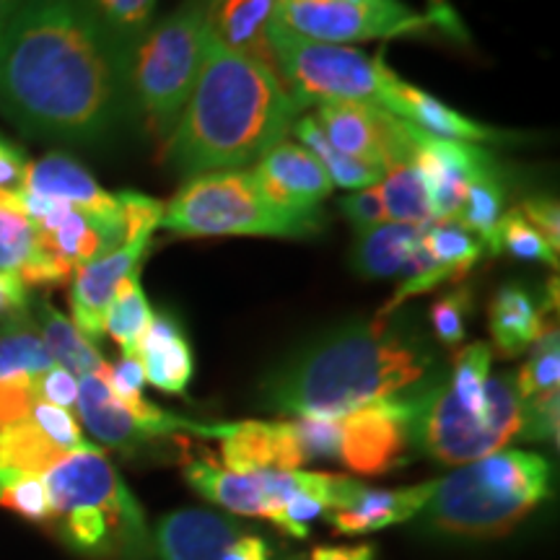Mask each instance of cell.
I'll use <instances>...</instances> for the list:
<instances>
[{"label": "cell", "instance_id": "4", "mask_svg": "<svg viewBox=\"0 0 560 560\" xmlns=\"http://www.w3.org/2000/svg\"><path fill=\"white\" fill-rule=\"evenodd\" d=\"M550 493V465L540 454L499 450L436 480L429 522L444 535L493 540L509 535Z\"/></svg>", "mask_w": 560, "mask_h": 560}, {"label": "cell", "instance_id": "36", "mask_svg": "<svg viewBox=\"0 0 560 560\" xmlns=\"http://www.w3.org/2000/svg\"><path fill=\"white\" fill-rule=\"evenodd\" d=\"M159 0H91L96 16L120 47L122 60L136 42L149 32Z\"/></svg>", "mask_w": 560, "mask_h": 560}, {"label": "cell", "instance_id": "57", "mask_svg": "<svg viewBox=\"0 0 560 560\" xmlns=\"http://www.w3.org/2000/svg\"><path fill=\"white\" fill-rule=\"evenodd\" d=\"M291 560H301V558H291Z\"/></svg>", "mask_w": 560, "mask_h": 560}, {"label": "cell", "instance_id": "19", "mask_svg": "<svg viewBox=\"0 0 560 560\" xmlns=\"http://www.w3.org/2000/svg\"><path fill=\"white\" fill-rule=\"evenodd\" d=\"M26 192L55 202H66V206L81 210L91 219L128 226L120 198L109 195L100 182L83 170L79 161L62 156V153H50V156L30 164V170H26Z\"/></svg>", "mask_w": 560, "mask_h": 560}, {"label": "cell", "instance_id": "20", "mask_svg": "<svg viewBox=\"0 0 560 560\" xmlns=\"http://www.w3.org/2000/svg\"><path fill=\"white\" fill-rule=\"evenodd\" d=\"M242 535L247 532L231 516L185 509L161 520L153 542L161 560H221Z\"/></svg>", "mask_w": 560, "mask_h": 560}, {"label": "cell", "instance_id": "7", "mask_svg": "<svg viewBox=\"0 0 560 560\" xmlns=\"http://www.w3.org/2000/svg\"><path fill=\"white\" fill-rule=\"evenodd\" d=\"M161 229L177 236H289L319 231V215H289L272 208L252 182L249 170L190 177L164 206Z\"/></svg>", "mask_w": 560, "mask_h": 560}, {"label": "cell", "instance_id": "32", "mask_svg": "<svg viewBox=\"0 0 560 560\" xmlns=\"http://www.w3.org/2000/svg\"><path fill=\"white\" fill-rule=\"evenodd\" d=\"M151 319V304L149 299H145L143 289H140V280L136 272V276L122 280L115 299H112L107 319H104V332L122 348V355L136 359L138 346L140 340H143L145 330H149Z\"/></svg>", "mask_w": 560, "mask_h": 560}, {"label": "cell", "instance_id": "22", "mask_svg": "<svg viewBox=\"0 0 560 560\" xmlns=\"http://www.w3.org/2000/svg\"><path fill=\"white\" fill-rule=\"evenodd\" d=\"M138 361L145 382L166 395H185L195 374V355L177 317L170 312L153 314L138 346Z\"/></svg>", "mask_w": 560, "mask_h": 560}, {"label": "cell", "instance_id": "2", "mask_svg": "<svg viewBox=\"0 0 560 560\" xmlns=\"http://www.w3.org/2000/svg\"><path fill=\"white\" fill-rule=\"evenodd\" d=\"M441 382L429 340L405 322L380 317L340 327L299 350L262 384L268 410L340 418L371 402L416 395Z\"/></svg>", "mask_w": 560, "mask_h": 560}, {"label": "cell", "instance_id": "35", "mask_svg": "<svg viewBox=\"0 0 560 560\" xmlns=\"http://www.w3.org/2000/svg\"><path fill=\"white\" fill-rule=\"evenodd\" d=\"M490 353L488 342H472L457 350L452 361V374L446 384L454 392V397L472 410L475 416H482V405H486V382L490 376Z\"/></svg>", "mask_w": 560, "mask_h": 560}, {"label": "cell", "instance_id": "21", "mask_svg": "<svg viewBox=\"0 0 560 560\" xmlns=\"http://www.w3.org/2000/svg\"><path fill=\"white\" fill-rule=\"evenodd\" d=\"M384 109H389L392 115L402 117L405 122H410L412 128H418L423 136L439 138V140H457V143H488V140H506V132L488 128L470 120V117L459 115L457 109L446 107L444 102H439L436 96L425 94L410 83H402L400 79L395 81V86L389 89Z\"/></svg>", "mask_w": 560, "mask_h": 560}, {"label": "cell", "instance_id": "53", "mask_svg": "<svg viewBox=\"0 0 560 560\" xmlns=\"http://www.w3.org/2000/svg\"><path fill=\"white\" fill-rule=\"evenodd\" d=\"M221 560H270V550L262 537L242 535L234 545H229Z\"/></svg>", "mask_w": 560, "mask_h": 560}, {"label": "cell", "instance_id": "56", "mask_svg": "<svg viewBox=\"0 0 560 560\" xmlns=\"http://www.w3.org/2000/svg\"><path fill=\"white\" fill-rule=\"evenodd\" d=\"M346 3L361 5V9H371V11H397V9H402L400 0H346Z\"/></svg>", "mask_w": 560, "mask_h": 560}, {"label": "cell", "instance_id": "27", "mask_svg": "<svg viewBox=\"0 0 560 560\" xmlns=\"http://www.w3.org/2000/svg\"><path fill=\"white\" fill-rule=\"evenodd\" d=\"M420 236H423V229L408 226V223H382L376 229L361 231L353 255L355 270L371 280L400 276Z\"/></svg>", "mask_w": 560, "mask_h": 560}, {"label": "cell", "instance_id": "45", "mask_svg": "<svg viewBox=\"0 0 560 560\" xmlns=\"http://www.w3.org/2000/svg\"><path fill=\"white\" fill-rule=\"evenodd\" d=\"M102 376L104 382H107V387L112 395L117 397L122 405H128L130 410H145L151 402L143 400V384H145V374H143V366H140L138 355L136 359H128V355H122L120 361L115 363V366H104L102 369Z\"/></svg>", "mask_w": 560, "mask_h": 560}, {"label": "cell", "instance_id": "5", "mask_svg": "<svg viewBox=\"0 0 560 560\" xmlns=\"http://www.w3.org/2000/svg\"><path fill=\"white\" fill-rule=\"evenodd\" d=\"M52 522L73 550L83 556H112L117 550H145L143 511L102 450L86 446L45 472Z\"/></svg>", "mask_w": 560, "mask_h": 560}, {"label": "cell", "instance_id": "44", "mask_svg": "<svg viewBox=\"0 0 560 560\" xmlns=\"http://www.w3.org/2000/svg\"><path fill=\"white\" fill-rule=\"evenodd\" d=\"M30 418L39 425L42 431L47 433V436L55 441V444L60 446V450H66L68 454L91 446L89 441L83 439L79 420L73 418V412H70V410L55 408V405H50V402L37 400V405H34L32 412H30Z\"/></svg>", "mask_w": 560, "mask_h": 560}, {"label": "cell", "instance_id": "47", "mask_svg": "<svg viewBox=\"0 0 560 560\" xmlns=\"http://www.w3.org/2000/svg\"><path fill=\"white\" fill-rule=\"evenodd\" d=\"M26 170H30V161L24 153L0 138V208L24 213L21 198L26 190Z\"/></svg>", "mask_w": 560, "mask_h": 560}, {"label": "cell", "instance_id": "25", "mask_svg": "<svg viewBox=\"0 0 560 560\" xmlns=\"http://www.w3.org/2000/svg\"><path fill=\"white\" fill-rule=\"evenodd\" d=\"M542 327L540 306L524 285H503L490 301V335L503 359H514L535 346Z\"/></svg>", "mask_w": 560, "mask_h": 560}, {"label": "cell", "instance_id": "26", "mask_svg": "<svg viewBox=\"0 0 560 560\" xmlns=\"http://www.w3.org/2000/svg\"><path fill=\"white\" fill-rule=\"evenodd\" d=\"M68 452L60 450L32 418L0 429V486L24 475L50 472Z\"/></svg>", "mask_w": 560, "mask_h": 560}, {"label": "cell", "instance_id": "48", "mask_svg": "<svg viewBox=\"0 0 560 560\" xmlns=\"http://www.w3.org/2000/svg\"><path fill=\"white\" fill-rule=\"evenodd\" d=\"M37 376H11L0 380V429L30 418L37 405Z\"/></svg>", "mask_w": 560, "mask_h": 560}, {"label": "cell", "instance_id": "40", "mask_svg": "<svg viewBox=\"0 0 560 560\" xmlns=\"http://www.w3.org/2000/svg\"><path fill=\"white\" fill-rule=\"evenodd\" d=\"M37 252V229L19 210L0 208V270L21 272Z\"/></svg>", "mask_w": 560, "mask_h": 560}, {"label": "cell", "instance_id": "9", "mask_svg": "<svg viewBox=\"0 0 560 560\" xmlns=\"http://www.w3.org/2000/svg\"><path fill=\"white\" fill-rule=\"evenodd\" d=\"M270 50L276 70L301 109L327 102H387L397 75L382 58L348 45L304 39L270 21Z\"/></svg>", "mask_w": 560, "mask_h": 560}, {"label": "cell", "instance_id": "46", "mask_svg": "<svg viewBox=\"0 0 560 560\" xmlns=\"http://www.w3.org/2000/svg\"><path fill=\"white\" fill-rule=\"evenodd\" d=\"M520 436L558 444V389L522 400Z\"/></svg>", "mask_w": 560, "mask_h": 560}, {"label": "cell", "instance_id": "34", "mask_svg": "<svg viewBox=\"0 0 560 560\" xmlns=\"http://www.w3.org/2000/svg\"><path fill=\"white\" fill-rule=\"evenodd\" d=\"M423 244L444 268L452 270L454 280H465L478 260L486 252V244L480 236L462 226L457 219L450 221H433L431 226L423 229Z\"/></svg>", "mask_w": 560, "mask_h": 560}, {"label": "cell", "instance_id": "33", "mask_svg": "<svg viewBox=\"0 0 560 560\" xmlns=\"http://www.w3.org/2000/svg\"><path fill=\"white\" fill-rule=\"evenodd\" d=\"M384 208H387V221L392 223H408V226H431L433 210L429 202V192H425L423 179L416 164L392 166L384 172V179L380 182Z\"/></svg>", "mask_w": 560, "mask_h": 560}, {"label": "cell", "instance_id": "24", "mask_svg": "<svg viewBox=\"0 0 560 560\" xmlns=\"http://www.w3.org/2000/svg\"><path fill=\"white\" fill-rule=\"evenodd\" d=\"M433 488H436V480L395 490L363 486L348 509L327 511L325 516L342 535H366V532H376L412 520L431 501Z\"/></svg>", "mask_w": 560, "mask_h": 560}, {"label": "cell", "instance_id": "55", "mask_svg": "<svg viewBox=\"0 0 560 560\" xmlns=\"http://www.w3.org/2000/svg\"><path fill=\"white\" fill-rule=\"evenodd\" d=\"M21 3H24V0H0V39H3V34L9 30L13 16H16Z\"/></svg>", "mask_w": 560, "mask_h": 560}, {"label": "cell", "instance_id": "39", "mask_svg": "<svg viewBox=\"0 0 560 560\" xmlns=\"http://www.w3.org/2000/svg\"><path fill=\"white\" fill-rule=\"evenodd\" d=\"M499 244L501 252H509L516 260H537L552 265V268L558 265V249L524 219L520 208H511L509 213L501 215Z\"/></svg>", "mask_w": 560, "mask_h": 560}, {"label": "cell", "instance_id": "8", "mask_svg": "<svg viewBox=\"0 0 560 560\" xmlns=\"http://www.w3.org/2000/svg\"><path fill=\"white\" fill-rule=\"evenodd\" d=\"M520 425L522 397L516 374L488 376L482 416L467 410L444 380L420 395L410 441L441 465H467L503 450L520 436Z\"/></svg>", "mask_w": 560, "mask_h": 560}, {"label": "cell", "instance_id": "13", "mask_svg": "<svg viewBox=\"0 0 560 560\" xmlns=\"http://www.w3.org/2000/svg\"><path fill=\"white\" fill-rule=\"evenodd\" d=\"M322 472L304 470H257L231 472L213 459H192L185 465V480L202 499L236 516H260L278 524L280 509L301 490L319 482Z\"/></svg>", "mask_w": 560, "mask_h": 560}, {"label": "cell", "instance_id": "54", "mask_svg": "<svg viewBox=\"0 0 560 560\" xmlns=\"http://www.w3.org/2000/svg\"><path fill=\"white\" fill-rule=\"evenodd\" d=\"M312 560H374V548L371 545H359V548H314Z\"/></svg>", "mask_w": 560, "mask_h": 560}, {"label": "cell", "instance_id": "51", "mask_svg": "<svg viewBox=\"0 0 560 560\" xmlns=\"http://www.w3.org/2000/svg\"><path fill=\"white\" fill-rule=\"evenodd\" d=\"M522 215L548 240L552 247H560V210L552 198H527L520 206Z\"/></svg>", "mask_w": 560, "mask_h": 560}, {"label": "cell", "instance_id": "41", "mask_svg": "<svg viewBox=\"0 0 560 560\" xmlns=\"http://www.w3.org/2000/svg\"><path fill=\"white\" fill-rule=\"evenodd\" d=\"M293 439H296L301 465L317 459H338L340 462V418H296L291 420Z\"/></svg>", "mask_w": 560, "mask_h": 560}, {"label": "cell", "instance_id": "16", "mask_svg": "<svg viewBox=\"0 0 560 560\" xmlns=\"http://www.w3.org/2000/svg\"><path fill=\"white\" fill-rule=\"evenodd\" d=\"M249 174L262 198L289 215H319L322 200L335 187L317 156L291 140L272 145Z\"/></svg>", "mask_w": 560, "mask_h": 560}, {"label": "cell", "instance_id": "29", "mask_svg": "<svg viewBox=\"0 0 560 560\" xmlns=\"http://www.w3.org/2000/svg\"><path fill=\"white\" fill-rule=\"evenodd\" d=\"M291 130L293 136L301 140V145H304L306 151H312L319 164L325 166L332 185L346 187V190H363V187H374L384 179V170H380V166L366 164V161L359 159H350L346 153L335 149V145H330V140L325 138V132L319 130L314 117H299Z\"/></svg>", "mask_w": 560, "mask_h": 560}, {"label": "cell", "instance_id": "50", "mask_svg": "<svg viewBox=\"0 0 560 560\" xmlns=\"http://www.w3.org/2000/svg\"><path fill=\"white\" fill-rule=\"evenodd\" d=\"M37 397L42 402L55 405V408L70 410L79 400V376L62 366H52L37 376Z\"/></svg>", "mask_w": 560, "mask_h": 560}, {"label": "cell", "instance_id": "17", "mask_svg": "<svg viewBox=\"0 0 560 560\" xmlns=\"http://www.w3.org/2000/svg\"><path fill=\"white\" fill-rule=\"evenodd\" d=\"M416 170L423 179L425 192L436 221L457 219L465 206L467 187L478 174L495 166V159L488 151L472 143H457V140H439L420 132L416 159Z\"/></svg>", "mask_w": 560, "mask_h": 560}, {"label": "cell", "instance_id": "3", "mask_svg": "<svg viewBox=\"0 0 560 560\" xmlns=\"http://www.w3.org/2000/svg\"><path fill=\"white\" fill-rule=\"evenodd\" d=\"M301 107L276 68L229 50L208 32L202 66L166 159L187 177L242 170L285 140Z\"/></svg>", "mask_w": 560, "mask_h": 560}, {"label": "cell", "instance_id": "14", "mask_svg": "<svg viewBox=\"0 0 560 560\" xmlns=\"http://www.w3.org/2000/svg\"><path fill=\"white\" fill-rule=\"evenodd\" d=\"M423 392L371 402L366 408L340 416L342 465L359 475H380L392 470L408 450L412 416H416Z\"/></svg>", "mask_w": 560, "mask_h": 560}, {"label": "cell", "instance_id": "1", "mask_svg": "<svg viewBox=\"0 0 560 560\" xmlns=\"http://www.w3.org/2000/svg\"><path fill=\"white\" fill-rule=\"evenodd\" d=\"M125 60L91 0H24L0 39V112L30 136L94 143L120 120Z\"/></svg>", "mask_w": 560, "mask_h": 560}, {"label": "cell", "instance_id": "43", "mask_svg": "<svg viewBox=\"0 0 560 560\" xmlns=\"http://www.w3.org/2000/svg\"><path fill=\"white\" fill-rule=\"evenodd\" d=\"M472 299L470 291L457 289L446 296H441L436 304L431 306V325L436 338L444 346H459L467 335V314H470Z\"/></svg>", "mask_w": 560, "mask_h": 560}, {"label": "cell", "instance_id": "52", "mask_svg": "<svg viewBox=\"0 0 560 560\" xmlns=\"http://www.w3.org/2000/svg\"><path fill=\"white\" fill-rule=\"evenodd\" d=\"M30 310V291L19 272L0 270V319L9 322L24 317Z\"/></svg>", "mask_w": 560, "mask_h": 560}, {"label": "cell", "instance_id": "12", "mask_svg": "<svg viewBox=\"0 0 560 560\" xmlns=\"http://www.w3.org/2000/svg\"><path fill=\"white\" fill-rule=\"evenodd\" d=\"M319 130L340 153L366 164L392 170V166L412 164L420 140V130L392 115L374 102H327L319 104Z\"/></svg>", "mask_w": 560, "mask_h": 560}, {"label": "cell", "instance_id": "10", "mask_svg": "<svg viewBox=\"0 0 560 560\" xmlns=\"http://www.w3.org/2000/svg\"><path fill=\"white\" fill-rule=\"evenodd\" d=\"M125 221H128V240L120 247L83 265L70 278V310L73 325L89 340H100L104 335V319L125 278L136 276L151 247L153 231L159 229L164 206L159 200L145 198L140 192H120Z\"/></svg>", "mask_w": 560, "mask_h": 560}, {"label": "cell", "instance_id": "38", "mask_svg": "<svg viewBox=\"0 0 560 560\" xmlns=\"http://www.w3.org/2000/svg\"><path fill=\"white\" fill-rule=\"evenodd\" d=\"M560 380V340L558 327L545 325L540 338L529 348V361L516 374V389L522 400L556 392Z\"/></svg>", "mask_w": 560, "mask_h": 560}, {"label": "cell", "instance_id": "23", "mask_svg": "<svg viewBox=\"0 0 560 560\" xmlns=\"http://www.w3.org/2000/svg\"><path fill=\"white\" fill-rule=\"evenodd\" d=\"M276 5L278 0H208V32L229 50L276 68L268 37Z\"/></svg>", "mask_w": 560, "mask_h": 560}, {"label": "cell", "instance_id": "18", "mask_svg": "<svg viewBox=\"0 0 560 560\" xmlns=\"http://www.w3.org/2000/svg\"><path fill=\"white\" fill-rule=\"evenodd\" d=\"M210 436L221 441V459L231 472L301 470V454L291 423L242 420L210 425Z\"/></svg>", "mask_w": 560, "mask_h": 560}, {"label": "cell", "instance_id": "31", "mask_svg": "<svg viewBox=\"0 0 560 560\" xmlns=\"http://www.w3.org/2000/svg\"><path fill=\"white\" fill-rule=\"evenodd\" d=\"M55 366L50 350L30 317L3 322L0 327V380L39 376Z\"/></svg>", "mask_w": 560, "mask_h": 560}, {"label": "cell", "instance_id": "49", "mask_svg": "<svg viewBox=\"0 0 560 560\" xmlns=\"http://www.w3.org/2000/svg\"><path fill=\"white\" fill-rule=\"evenodd\" d=\"M340 210L359 231H369L387 223V208H384L380 185L350 192L348 198H342Z\"/></svg>", "mask_w": 560, "mask_h": 560}, {"label": "cell", "instance_id": "37", "mask_svg": "<svg viewBox=\"0 0 560 560\" xmlns=\"http://www.w3.org/2000/svg\"><path fill=\"white\" fill-rule=\"evenodd\" d=\"M441 283H457V280H454L450 268H444V265L431 255L429 247L423 244V236H420V242L410 249L408 260L402 265L400 285L392 293L389 304L380 312V317H389V314L395 312L397 306H402L408 299L420 296V293L425 291H433Z\"/></svg>", "mask_w": 560, "mask_h": 560}, {"label": "cell", "instance_id": "28", "mask_svg": "<svg viewBox=\"0 0 560 560\" xmlns=\"http://www.w3.org/2000/svg\"><path fill=\"white\" fill-rule=\"evenodd\" d=\"M39 335L45 340L47 350H50L55 366L68 369L70 374L86 376V374H100L107 366V361L102 359V353L96 350L86 335L73 325V319H68L66 314H60L52 304L42 301L39 304Z\"/></svg>", "mask_w": 560, "mask_h": 560}, {"label": "cell", "instance_id": "11", "mask_svg": "<svg viewBox=\"0 0 560 560\" xmlns=\"http://www.w3.org/2000/svg\"><path fill=\"white\" fill-rule=\"evenodd\" d=\"M439 13L418 16L408 5L397 11H371L346 0H278L272 24L304 39L348 45V42L408 37L429 30Z\"/></svg>", "mask_w": 560, "mask_h": 560}, {"label": "cell", "instance_id": "6", "mask_svg": "<svg viewBox=\"0 0 560 560\" xmlns=\"http://www.w3.org/2000/svg\"><path fill=\"white\" fill-rule=\"evenodd\" d=\"M208 0H185L177 11L151 24L125 55V91L149 130L170 140L190 100L206 50Z\"/></svg>", "mask_w": 560, "mask_h": 560}, {"label": "cell", "instance_id": "15", "mask_svg": "<svg viewBox=\"0 0 560 560\" xmlns=\"http://www.w3.org/2000/svg\"><path fill=\"white\" fill-rule=\"evenodd\" d=\"M83 425L100 439L102 444L115 450H136L145 441L161 439L166 433L190 431L198 436H210V425L170 416L166 410L149 405L145 410H130L112 395L107 382L100 374L79 376V400H75Z\"/></svg>", "mask_w": 560, "mask_h": 560}, {"label": "cell", "instance_id": "30", "mask_svg": "<svg viewBox=\"0 0 560 560\" xmlns=\"http://www.w3.org/2000/svg\"><path fill=\"white\" fill-rule=\"evenodd\" d=\"M503 195H506V187H503L499 164H495L470 182L465 206H462L457 215L462 226H467L480 236V242L486 244L490 255H499L501 252L499 226L503 215Z\"/></svg>", "mask_w": 560, "mask_h": 560}, {"label": "cell", "instance_id": "42", "mask_svg": "<svg viewBox=\"0 0 560 560\" xmlns=\"http://www.w3.org/2000/svg\"><path fill=\"white\" fill-rule=\"evenodd\" d=\"M0 506L16 511L24 520L52 522L50 493H47L45 475H24L0 486Z\"/></svg>", "mask_w": 560, "mask_h": 560}]
</instances>
